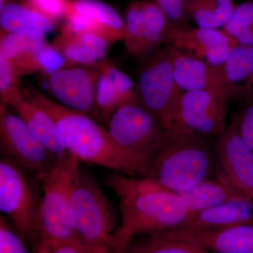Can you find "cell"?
Segmentation results:
<instances>
[{"label": "cell", "mask_w": 253, "mask_h": 253, "mask_svg": "<svg viewBox=\"0 0 253 253\" xmlns=\"http://www.w3.org/2000/svg\"><path fill=\"white\" fill-rule=\"evenodd\" d=\"M232 123L243 140L253 151V101L248 102Z\"/></svg>", "instance_id": "34"}, {"label": "cell", "mask_w": 253, "mask_h": 253, "mask_svg": "<svg viewBox=\"0 0 253 253\" xmlns=\"http://www.w3.org/2000/svg\"><path fill=\"white\" fill-rule=\"evenodd\" d=\"M73 9L94 20L123 41L126 31L125 19L116 9L101 0H71Z\"/></svg>", "instance_id": "27"}, {"label": "cell", "mask_w": 253, "mask_h": 253, "mask_svg": "<svg viewBox=\"0 0 253 253\" xmlns=\"http://www.w3.org/2000/svg\"><path fill=\"white\" fill-rule=\"evenodd\" d=\"M214 151L218 168L217 178L253 199V151L233 123L218 136Z\"/></svg>", "instance_id": "13"}, {"label": "cell", "mask_w": 253, "mask_h": 253, "mask_svg": "<svg viewBox=\"0 0 253 253\" xmlns=\"http://www.w3.org/2000/svg\"><path fill=\"white\" fill-rule=\"evenodd\" d=\"M214 149L203 136L173 125L166 140L150 158L144 178L173 192L217 178Z\"/></svg>", "instance_id": "3"}, {"label": "cell", "mask_w": 253, "mask_h": 253, "mask_svg": "<svg viewBox=\"0 0 253 253\" xmlns=\"http://www.w3.org/2000/svg\"><path fill=\"white\" fill-rule=\"evenodd\" d=\"M124 19L123 42L131 56L143 58L163 44H168L174 25L156 1H134L126 8Z\"/></svg>", "instance_id": "10"}, {"label": "cell", "mask_w": 253, "mask_h": 253, "mask_svg": "<svg viewBox=\"0 0 253 253\" xmlns=\"http://www.w3.org/2000/svg\"><path fill=\"white\" fill-rule=\"evenodd\" d=\"M66 66L67 62L59 50L46 42L12 68L19 76L35 73L46 76Z\"/></svg>", "instance_id": "28"}, {"label": "cell", "mask_w": 253, "mask_h": 253, "mask_svg": "<svg viewBox=\"0 0 253 253\" xmlns=\"http://www.w3.org/2000/svg\"><path fill=\"white\" fill-rule=\"evenodd\" d=\"M1 157L41 182L57 160L9 106L0 102Z\"/></svg>", "instance_id": "9"}, {"label": "cell", "mask_w": 253, "mask_h": 253, "mask_svg": "<svg viewBox=\"0 0 253 253\" xmlns=\"http://www.w3.org/2000/svg\"><path fill=\"white\" fill-rule=\"evenodd\" d=\"M26 241L14 224L0 214V253H33Z\"/></svg>", "instance_id": "30"}, {"label": "cell", "mask_w": 253, "mask_h": 253, "mask_svg": "<svg viewBox=\"0 0 253 253\" xmlns=\"http://www.w3.org/2000/svg\"><path fill=\"white\" fill-rule=\"evenodd\" d=\"M194 0H156L158 6L178 28H184L187 20V9Z\"/></svg>", "instance_id": "32"}, {"label": "cell", "mask_w": 253, "mask_h": 253, "mask_svg": "<svg viewBox=\"0 0 253 253\" xmlns=\"http://www.w3.org/2000/svg\"><path fill=\"white\" fill-rule=\"evenodd\" d=\"M105 182L119 199L121 224L114 234L115 253H126L138 236L180 227L191 214L176 193L139 176L111 173Z\"/></svg>", "instance_id": "1"}, {"label": "cell", "mask_w": 253, "mask_h": 253, "mask_svg": "<svg viewBox=\"0 0 253 253\" xmlns=\"http://www.w3.org/2000/svg\"><path fill=\"white\" fill-rule=\"evenodd\" d=\"M168 44L214 66H222L238 43L224 30L174 26L168 36Z\"/></svg>", "instance_id": "14"}, {"label": "cell", "mask_w": 253, "mask_h": 253, "mask_svg": "<svg viewBox=\"0 0 253 253\" xmlns=\"http://www.w3.org/2000/svg\"><path fill=\"white\" fill-rule=\"evenodd\" d=\"M126 253H213L201 246L163 234L138 236L131 241Z\"/></svg>", "instance_id": "26"}, {"label": "cell", "mask_w": 253, "mask_h": 253, "mask_svg": "<svg viewBox=\"0 0 253 253\" xmlns=\"http://www.w3.org/2000/svg\"><path fill=\"white\" fill-rule=\"evenodd\" d=\"M174 193L184 201L191 213L215 207L233 200L248 198L219 178L206 179L189 189Z\"/></svg>", "instance_id": "22"}, {"label": "cell", "mask_w": 253, "mask_h": 253, "mask_svg": "<svg viewBox=\"0 0 253 253\" xmlns=\"http://www.w3.org/2000/svg\"><path fill=\"white\" fill-rule=\"evenodd\" d=\"M39 181L5 158H0V211L22 235L33 243L38 238L41 194Z\"/></svg>", "instance_id": "8"}, {"label": "cell", "mask_w": 253, "mask_h": 253, "mask_svg": "<svg viewBox=\"0 0 253 253\" xmlns=\"http://www.w3.org/2000/svg\"><path fill=\"white\" fill-rule=\"evenodd\" d=\"M95 116L107 125L113 113L123 105L138 100L136 83L111 61L99 62Z\"/></svg>", "instance_id": "15"}, {"label": "cell", "mask_w": 253, "mask_h": 253, "mask_svg": "<svg viewBox=\"0 0 253 253\" xmlns=\"http://www.w3.org/2000/svg\"><path fill=\"white\" fill-rule=\"evenodd\" d=\"M141 59L136 83L138 101L171 129L184 91L176 83L166 46Z\"/></svg>", "instance_id": "7"}, {"label": "cell", "mask_w": 253, "mask_h": 253, "mask_svg": "<svg viewBox=\"0 0 253 253\" xmlns=\"http://www.w3.org/2000/svg\"><path fill=\"white\" fill-rule=\"evenodd\" d=\"M33 244V253H54L51 240L44 236H38Z\"/></svg>", "instance_id": "36"}, {"label": "cell", "mask_w": 253, "mask_h": 253, "mask_svg": "<svg viewBox=\"0 0 253 253\" xmlns=\"http://www.w3.org/2000/svg\"><path fill=\"white\" fill-rule=\"evenodd\" d=\"M45 35L38 31L1 34L0 56L7 60L14 67L33 51L46 44Z\"/></svg>", "instance_id": "25"}, {"label": "cell", "mask_w": 253, "mask_h": 253, "mask_svg": "<svg viewBox=\"0 0 253 253\" xmlns=\"http://www.w3.org/2000/svg\"><path fill=\"white\" fill-rule=\"evenodd\" d=\"M20 77L9 61L0 56V102L8 105L21 94Z\"/></svg>", "instance_id": "31"}, {"label": "cell", "mask_w": 253, "mask_h": 253, "mask_svg": "<svg viewBox=\"0 0 253 253\" xmlns=\"http://www.w3.org/2000/svg\"><path fill=\"white\" fill-rule=\"evenodd\" d=\"M160 234L184 240L213 253H253V222L211 231L173 230Z\"/></svg>", "instance_id": "17"}, {"label": "cell", "mask_w": 253, "mask_h": 253, "mask_svg": "<svg viewBox=\"0 0 253 253\" xmlns=\"http://www.w3.org/2000/svg\"><path fill=\"white\" fill-rule=\"evenodd\" d=\"M235 7L233 0H194L187 14L199 28L219 30L229 22Z\"/></svg>", "instance_id": "24"}, {"label": "cell", "mask_w": 253, "mask_h": 253, "mask_svg": "<svg viewBox=\"0 0 253 253\" xmlns=\"http://www.w3.org/2000/svg\"><path fill=\"white\" fill-rule=\"evenodd\" d=\"M99 62L89 66H66L44 76L56 102L68 109L95 116Z\"/></svg>", "instance_id": "12"}, {"label": "cell", "mask_w": 253, "mask_h": 253, "mask_svg": "<svg viewBox=\"0 0 253 253\" xmlns=\"http://www.w3.org/2000/svg\"><path fill=\"white\" fill-rule=\"evenodd\" d=\"M51 244L54 253H88L84 248L71 243L51 241Z\"/></svg>", "instance_id": "35"}, {"label": "cell", "mask_w": 253, "mask_h": 253, "mask_svg": "<svg viewBox=\"0 0 253 253\" xmlns=\"http://www.w3.org/2000/svg\"><path fill=\"white\" fill-rule=\"evenodd\" d=\"M250 222H253V199L241 198L191 213L187 220L174 230L211 231Z\"/></svg>", "instance_id": "19"}, {"label": "cell", "mask_w": 253, "mask_h": 253, "mask_svg": "<svg viewBox=\"0 0 253 253\" xmlns=\"http://www.w3.org/2000/svg\"><path fill=\"white\" fill-rule=\"evenodd\" d=\"M71 0H26L25 3L54 21L66 17Z\"/></svg>", "instance_id": "33"}, {"label": "cell", "mask_w": 253, "mask_h": 253, "mask_svg": "<svg viewBox=\"0 0 253 253\" xmlns=\"http://www.w3.org/2000/svg\"><path fill=\"white\" fill-rule=\"evenodd\" d=\"M106 126L114 142L139 166L143 177L150 158L169 129L138 100L116 110Z\"/></svg>", "instance_id": "6"}, {"label": "cell", "mask_w": 253, "mask_h": 253, "mask_svg": "<svg viewBox=\"0 0 253 253\" xmlns=\"http://www.w3.org/2000/svg\"><path fill=\"white\" fill-rule=\"evenodd\" d=\"M223 30L239 44L253 46V0L236 6Z\"/></svg>", "instance_id": "29"}, {"label": "cell", "mask_w": 253, "mask_h": 253, "mask_svg": "<svg viewBox=\"0 0 253 253\" xmlns=\"http://www.w3.org/2000/svg\"><path fill=\"white\" fill-rule=\"evenodd\" d=\"M9 1L7 0H0V11L4 7L5 5L7 4Z\"/></svg>", "instance_id": "37"}, {"label": "cell", "mask_w": 253, "mask_h": 253, "mask_svg": "<svg viewBox=\"0 0 253 253\" xmlns=\"http://www.w3.org/2000/svg\"><path fill=\"white\" fill-rule=\"evenodd\" d=\"M228 100L224 91H184L173 125L204 138L219 136L226 127Z\"/></svg>", "instance_id": "11"}, {"label": "cell", "mask_w": 253, "mask_h": 253, "mask_svg": "<svg viewBox=\"0 0 253 253\" xmlns=\"http://www.w3.org/2000/svg\"><path fill=\"white\" fill-rule=\"evenodd\" d=\"M56 21L51 19L27 4L8 2L0 11L1 34L38 31L46 33L54 31Z\"/></svg>", "instance_id": "23"}, {"label": "cell", "mask_w": 253, "mask_h": 253, "mask_svg": "<svg viewBox=\"0 0 253 253\" xmlns=\"http://www.w3.org/2000/svg\"><path fill=\"white\" fill-rule=\"evenodd\" d=\"M166 48L176 83L183 91L215 90L227 94L221 66H214L198 59L172 44H167Z\"/></svg>", "instance_id": "16"}, {"label": "cell", "mask_w": 253, "mask_h": 253, "mask_svg": "<svg viewBox=\"0 0 253 253\" xmlns=\"http://www.w3.org/2000/svg\"><path fill=\"white\" fill-rule=\"evenodd\" d=\"M221 68L229 99L253 101V46L236 44Z\"/></svg>", "instance_id": "21"}, {"label": "cell", "mask_w": 253, "mask_h": 253, "mask_svg": "<svg viewBox=\"0 0 253 253\" xmlns=\"http://www.w3.org/2000/svg\"><path fill=\"white\" fill-rule=\"evenodd\" d=\"M63 55L68 66H89L104 59L111 44L102 37L61 29L52 43Z\"/></svg>", "instance_id": "20"}, {"label": "cell", "mask_w": 253, "mask_h": 253, "mask_svg": "<svg viewBox=\"0 0 253 253\" xmlns=\"http://www.w3.org/2000/svg\"><path fill=\"white\" fill-rule=\"evenodd\" d=\"M7 106L17 113L57 161L71 156L63 144L54 120L41 106L23 94V91Z\"/></svg>", "instance_id": "18"}, {"label": "cell", "mask_w": 253, "mask_h": 253, "mask_svg": "<svg viewBox=\"0 0 253 253\" xmlns=\"http://www.w3.org/2000/svg\"><path fill=\"white\" fill-rule=\"evenodd\" d=\"M70 220L88 253H115L116 214L94 176L81 165L71 195Z\"/></svg>", "instance_id": "4"}, {"label": "cell", "mask_w": 253, "mask_h": 253, "mask_svg": "<svg viewBox=\"0 0 253 253\" xmlns=\"http://www.w3.org/2000/svg\"><path fill=\"white\" fill-rule=\"evenodd\" d=\"M22 91L54 120L66 149L80 162L141 177V169L135 161L120 149L107 128L89 115L68 109L31 86L22 88Z\"/></svg>", "instance_id": "2"}, {"label": "cell", "mask_w": 253, "mask_h": 253, "mask_svg": "<svg viewBox=\"0 0 253 253\" xmlns=\"http://www.w3.org/2000/svg\"><path fill=\"white\" fill-rule=\"evenodd\" d=\"M80 166L79 160L71 155L56 161L42 179L38 236L71 243L86 249L70 220L71 195Z\"/></svg>", "instance_id": "5"}]
</instances>
